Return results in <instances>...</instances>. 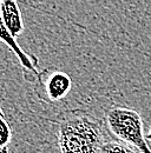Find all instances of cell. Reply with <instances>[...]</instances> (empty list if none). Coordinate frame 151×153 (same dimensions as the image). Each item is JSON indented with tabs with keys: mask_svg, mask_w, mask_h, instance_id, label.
Wrapping results in <instances>:
<instances>
[{
	"mask_svg": "<svg viewBox=\"0 0 151 153\" xmlns=\"http://www.w3.org/2000/svg\"><path fill=\"white\" fill-rule=\"evenodd\" d=\"M53 123L59 153H98L106 141L104 121L85 110H66Z\"/></svg>",
	"mask_w": 151,
	"mask_h": 153,
	"instance_id": "6da1fadb",
	"label": "cell"
},
{
	"mask_svg": "<svg viewBox=\"0 0 151 153\" xmlns=\"http://www.w3.org/2000/svg\"><path fill=\"white\" fill-rule=\"evenodd\" d=\"M103 121L113 140L126 144L141 153H151L143 132L142 117L136 110L129 106L112 105L106 108Z\"/></svg>",
	"mask_w": 151,
	"mask_h": 153,
	"instance_id": "7a4b0ae2",
	"label": "cell"
},
{
	"mask_svg": "<svg viewBox=\"0 0 151 153\" xmlns=\"http://www.w3.org/2000/svg\"><path fill=\"white\" fill-rule=\"evenodd\" d=\"M71 88V76L56 67H49L39 72L33 92L41 102L58 104L69 96Z\"/></svg>",
	"mask_w": 151,
	"mask_h": 153,
	"instance_id": "3957f363",
	"label": "cell"
},
{
	"mask_svg": "<svg viewBox=\"0 0 151 153\" xmlns=\"http://www.w3.org/2000/svg\"><path fill=\"white\" fill-rule=\"evenodd\" d=\"M0 41H2L16 54V57L18 58V60L21 64L24 79L27 82H33L34 84L37 81L38 74H39V71H38L39 59H38L37 56L24 51L19 46L16 38H13V36L11 34V32L8 31V28L4 24L1 14H0Z\"/></svg>",
	"mask_w": 151,
	"mask_h": 153,
	"instance_id": "277c9868",
	"label": "cell"
},
{
	"mask_svg": "<svg viewBox=\"0 0 151 153\" xmlns=\"http://www.w3.org/2000/svg\"><path fill=\"white\" fill-rule=\"evenodd\" d=\"M0 14L4 20V24L13 36L18 38L24 32V21L19 5L14 0H1L0 1Z\"/></svg>",
	"mask_w": 151,
	"mask_h": 153,
	"instance_id": "5b68a950",
	"label": "cell"
},
{
	"mask_svg": "<svg viewBox=\"0 0 151 153\" xmlns=\"http://www.w3.org/2000/svg\"><path fill=\"white\" fill-rule=\"evenodd\" d=\"M12 140V126L0 105V153H10L8 147Z\"/></svg>",
	"mask_w": 151,
	"mask_h": 153,
	"instance_id": "8992f818",
	"label": "cell"
},
{
	"mask_svg": "<svg viewBox=\"0 0 151 153\" xmlns=\"http://www.w3.org/2000/svg\"><path fill=\"white\" fill-rule=\"evenodd\" d=\"M98 153H137L131 146L117 140H106Z\"/></svg>",
	"mask_w": 151,
	"mask_h": 153,
	"instance_id": "52a82bcc",
	"label": "cell"
},
{
	"mask_svg": "<svg viewBox=\"0 0 151 153\" xmlns=\"http://www.w3.org/2000/svg\"><path fill=\"white\" fill-rule=\"evenodd\" d=\"M145 139H147V141H151V127H150V131L145 134Z\"/></svg>",
	"mask_w": 151,
	"mask_h": 153,
	"instance_id": "ba28073f",
	"label": "cell"
}]
</instances>
